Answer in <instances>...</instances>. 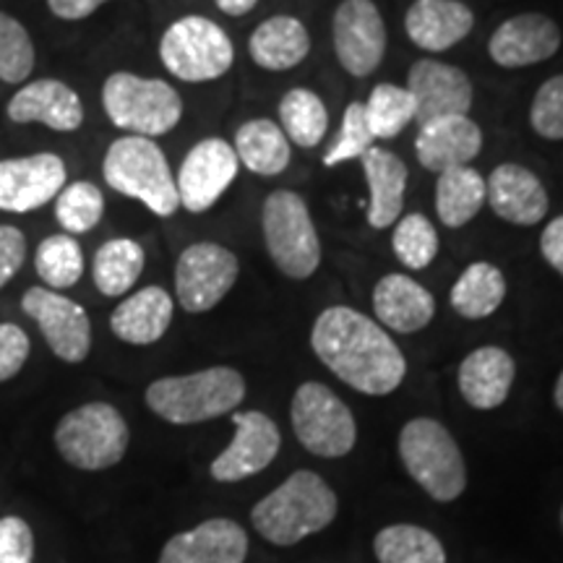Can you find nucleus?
<instances>
[{"instance_id":"nucleus-40","label":"nucleus","mask_w":563,"mask_h":563,"mask_svg":"<svg viewBox=\"0 0 563 563\" xmlns=\"http://www.w3.org/2000/svg\"><path fill=\"white\" fill-rule=\"evenodd\" d=\"M373 133L368 129V121H365V108L363 102H350L347 110H344L342 118V131L336 144L323 154V165L336 167L342 162L350 159H363V154L373 146Z\"/></svg>"},{"instance_id":"nucleus-17","label":"nucleus","mask_w":563,"mask_h":563,"mask_svg":"<svg viewBox=\"0 0 563 563\" xmlns=\"http://www.w3.org/2000/svg\"><path fill=\"white\" fill-rule=\"evenodd\" d=\"M407 91L415 102V121L420 125L439 118L467 115L473 108V81L452 63L420 58L407 74Z\"/></svg>"},{"instance_id":"nucleus-11","label":"nucleus","mask_w":563,"mask_h":563,"mask_svg":"<svg viewBox=\"0 0 563 563\" xmlns=\"http://www.w3.org/2000/svg\"><path fill=\"white\" fill-rule=\"evenodd\" d=\"M238 274L241 262L222 243H191L175 264V298L186 313H207L228 298Z\"/></svg>"},{"instance_id":"nucleus-29","label":"nucleus","mask_w":563,"mask_h":563,"mask_svg":"<svg viewBox=\"0 0 563 563\" xmlns=\"http://www.w3.org/2000/svg\"><path fill=\"white\" fill-rule=\"evenodd\" d=\"M238 162L251 170L253 175H262V178H274L282 175L290 167L292 150L290 141H287L285 131L279 129V123L269 121V118H256V121L243 123L235 133V146Z\"/></svg>"},{"instance_id":"nucleus-1","label":"nucleus","mask_w":563,"mask_h":563,"mask_svg":"<svg viewBox=\"0 0 563 563\" xmlns=\"http://www.w3.org/2000/svg\"><path fill=\"white\" fill-rule=\"evenodd\" d=\"M316 357L350 389L386 397L407 376V361L397 342L378 321L347 306H332L319 313L311 332Z\"/></svg>"},{"instance_id":"nucleus-37","label":"nucleus","mask_w":563,"mask_h":563,"mask_svg":"<svg viewBox=\"0 0 563 563\" xmlns=\"http://www.w3.org/2000/svg\"><path fill=\"white\" fill-rule=\"evenodd\" d=\"M373 139H394L415 121L412 95L397 84H378L363 102Z\"/></svg>"},{"instance_id":"nucleus-41","label":"nucleus","mask_w":563,"mask_h":563,"mask_svg":"<svg viewBox=\"0 0 563 563\" xmlns=\"http://www.w3.org/2000/svg\"><path fill=\"white\" fill-rule=\"evenodd\" d=\"M530 125L540 139H563V74L551 76L534 91L530 108Z\"/></svg>"},{"instance_id":"nucleus-3","label":"nucleus","mask_w":563,"mask_h":563,"mask_svg":"<svg viewBox=\"0 0 563 563\" xmlns=\"http://www.w3.org/2000/svg\"><path fill=\"white\" fill-rule=\"evenodd\" d=\"M146 407L173 426H196L235 412L245 399V378L230 365L188 376H165L146 386Z\"/></svg>"},{"instance_id":"nucleus-16","label":"nucleus","mask_w":563,"mask_h":563,"mask_svg":"<svg viewBox=\"0 0 563 563\" xmlns=\"http://www.w3.org/2000/svg\"><path fill=\"white\" fill-rule=\"evenodd\" d=\"M232 426H235V435L230 446L209 467L217 483H238L264 473L277 460L282 446L279 428L269 415L258 410L235 412Z\"/></svg>"},{"instance_id":"nucleus-26","label":"nucleus","mask_w":563,"mask_h":563,"mask_svg":"<svg viewBox=\"0 0 563 563\" xmlns=\"http://www.w3.org/2000/svg\"><path fill=\"white\" fill-rule=\"evenodd\" d=\"M175 302L173 295L165 287L150 285L141 290L131 292L121 306L110 316V329L118 340L125 344H136V347H146V344L159 342L167 334L173 323Z\"/></svg>"},{"instance_id":"nucleus-32","label":"nucleus","mask_w":563,"mask_h":563,"mask_svg":"<svg viewBox=\"0 0 563 563\" xmlns=\"http://www.w3.org/2000/svg\"><path fill=\"white\" fill-rule=\"evenodd\" d=\"M144 264L146 253L141 243L131 238H112L97 249L95 262H91V279L104 298H121L136 285Z\"/></svg>"},{"instance_id":"nucleus-39","label":"nucleus","mask_w":563,"mask_h":563,"mask_svg":"<svg viewBox=\"0 0 563 563\" xmlns=\"http://www.w3.org/2000/svg\"><path fill=\"white\" fill-rule=\"evenodd\" d=\"M37 63V47L30 30L13 19L11 13L0 11V81L26 84Z\"/></svg>"},{"instance_id":"nucleus-21","label":"nucleus","mask_w":563,"mask_h":563,"mask_svg":"<svg viewBox=\"0 0 563 563\" xmlns=\"http://www.w3.org/2000/svg\"><path fill=\"white\" fill-rule=\"evenodd\" d=\"M249 555V534L232 519H207L188 532L167 540L159 563H243Z\"/></svg>"},{"instance_id":"nucleus-48","label":"nucleus","mask_w":563,"mask_h":563,"mask_svg":"<svg viewBox=\"0 0 563 563\" xmlns=\"http://www.w3.org/2000/svg\"><path fill=\"white\" fill-rule=\"evenodd\" d=\"M553 399H555V407L563 412V371L559 376V382H555V389H553Z\"/></svg>"},{"instance_id":"nucleus-14","label":"nucleus","mask_w":563,"mask_h":563,"mask_svg":"<svg viewBox=\"0 0 563 563\" xmlns=\"http://www.w3.org/2000/svg\"><path fill=\"white\" fill-rule=\"evenodd\" d=\"M332 42L340 66L355 79H365L382 66L386 24L373 0H342L332 19Z\"/></svg>"},{"instance_id":"nucleus-30","label":"nucleus","mask_w":563,"mask_h":563,"mask_svg":"<svg viewBox=\"0 0 563 563\" xmlns=\"http://www.w3.org/2000/svg\"><path fill=\"white\" fill-rule=\"evenodd\" d=\"M506 298V277L496 264L490 262H475L460 274V279L454 282L452 295V308L462 319L481 321L488 319L501 308Z\"/></svg>"},{"instance_id":"nucleus-36","label":"nucleus","mask_w":563,"mask_h":563,"mask_svg":"<svg viewBox=\"0 0 563 563\" xmlns=\"http://www.w3.org/2000/svg\"><path fill=\"white\" fill-rule=\"evenodd\" d=\"M55 220L66 235H87L102 222L104 196L100 186L89 180L66 183V188L55 196Z\"/></svg>"},{"instance_id":"nucleus-5","label":"nucleus","mask_w":563,"mask_h":563,"mask_svg":"<svg viewBox=\"0 0 563 563\" xmlns=\"http://www.w3.org/2000/svg\"><path fill=\"white\" fill-rule=\"evenodd\" d=\"M102 110L125 136L157 139L183 118V100L173 84L115 70L102 84Z\"/></svg>"},{"instance_id":"nucleus-46","label":"nucleus","mask_w":563,"mask_h":563,"mask_svg":"<svg viewBox=\"0 0 563 563\" xmlns=\"http://www.w3.org/2000/svg\"><path fill=\"white\" fill-rule=\"evenodd\" d=\"M110 3V0H47V9L55 19L63 21H81L89 19L100 5Z\"/></svg>"},{"instance_id":"nucleus-4","label":"nucleus","mask_w":563,"mask_h":563,"mask_svg":"<svg viewBox=\"0 0 563 563\" xmlns=\"http://www.w3.org/2000/svg\"><path fill=\"white\" fill-rule=\"evenodd\" d=\"M102 175L112 191L144 203L162 220L180 209L170 162L154 139L121 136L112 141L102 157Z\"/></svg>"},{"instance_id":"nucleus-24","label":"nucleus","mask_w":563,"mask_h":563,"mask_svg":"<svg viewBox=\"0 0 563 563\" xmlns=\"http://www.w3.org/2000/svg\"><path fill=\"white\" fill-rule=\"evenodd\" d=\"M473 26L475 13L462 0H415L405 16L407 37L426 53L452 51Z\"/></svg>"},{"instance_id":"nucleus-22","label":"nucleus","mask_w":563,"mask_h":563,"mask_svg":"<svg viewBox=\"0 0 563 563\" xmlns=\"http://www.w3.org/2000/svg\"><path fill=\"white\" fill-rule=\"evenodd\" d=\"M481 150L483 131L467 115L439 118V121L420 125L418 139H415L418 162L435 175L454 170V167H467Z\"/></svg>"},{"instance_id":"nucleus-20","label":"nucleus","mask_w":563,"mask_h":563,"mask_svg":"<svg viewBox=\"0 0 563 563\" xmlns=\"http://www.w3.org/2000/svg\"><path fill=\"white\" fill-rule=\"evenodd\" d=\"M485 201L498 220L519 228L543 222L551 207L543 180L517 162H504L485 178Z\"/></svg>"},{"instance_id":"nucleus-10","label":"nucleus","mask_w":563,"mask_h":563,"mask_svg":"<svg viewBox=\"0 0 563 563\" xmlns=\"http://www.w3.org/2000/svg\"><path fill=\"white\" fill-rule=\"evenodd\" d=\"M292 431L306 452L323 460H340L355 449L357 426L352 410L319 382H306L292 394Z\"/></svg>"},{"instance_id":"nucleus-42","label":"nucleus","mask_w":563,"mask_h":563,"mask_svg":"<svg viewBox=\"0 0 563 563\" xmlns=\"http://www.w3.org/2000/svg\"><path fill=\"white\" fill-rule=\"evenodd\" d=\"M32 342L30 334L19 327V323L3 321L0 323V384L11 382L19 376L26 361H30Z\"/></svg>"},{"instance_id":"nucleus-47","label":"nucleus","mask_w":563,"mask_h":563,"mask_svg":"<svg viewBox=\"0 0 563 563\" xmlns=\"http://www.w3.org/2000/svg\"><path fill=\"white\" fill-rule=\"evenodd\" d=\"M217 9L222 13H228V16H245V13H251L253 9L258 5V0H214Z\"/></svg>"},{"instance_id":"nucleus-15","label":"nucleus","mask_w":563,"mask_h":563,"mask_svg":"<svg viewBox=\"0 0 563 563\" xmlns=\"http://www.w3.org/2000/svg\"><path fill=\"white\" fill-rule=\"evenodd\" d=\"M68 180L60 154L37 152L0 159V211L30 214L55 201Z\"/></svg>"},{"instance_id":"nucleus-13","label":"nucleus","mask_w":563,"mask_h":563,"mask_svg":"<svg viewBox=\"0 0 563 563\" xmlns=\"http://www.w3.org/2000/svg\"><path fill=\"white\" fill-rule=\"evenodd\" d=\"M241 162L232 150L230 141L220 136L201 139L188 150L180 162V170L175 175L180 207L191 214H203L228 194L235 183Z\"/></svg>"},{"instance_id":"nucleus-25","label":"nucleus","mask_w":563,"mask_h":563,"mask_svg":"<svg viewBox=\"0 0 563 563\" xmlns=\"http://www.w3.org/2000/svg\"><path fill=\"white\" fill-rule=\"evenodd\" d=\"M517 363L504 347L485 344L464 357L456 373V384L464 402L475 410H496L509 399Z\"/></svg>"},{"instance_id":"nucleus-18","label":"nucleus","mask_w":563,"mask_h":563,"mask_svg":"<svg viewBox=\"0 0 563 563\" xmlns=\"http://www.w3.org/2000/svg\"><path fill=\"white\" fill-rule=\"evenodd\" d=\"M5 115L16 125H45L55 133H74L84 123L79 91L60 79H34L21 84L5 104Z\"/></svg>"},{"instance_id":"nucleus-43","label":"nucleus","mask_w":563,"mask_h":563,"mask_svg":"<svg viewBox=\"0 0 563 563\" xmlns=\"http://www.w3.org/2000/svg\"><path fill=\"white\" fill-rule=\"evenodd\" d=\"M34 534L32 527L19 517L0 519V563H32Z\"/></svg>"},{"instance_id":"nucleus-44","label":"nucleus","mask_w":563,"mask_h":563,"mask_svg":"<svg viewBox=\"0 0 563 563\" xmlns=\"http://www.w3.org/2000/svg\"><path fill=\"white\" fill-rule=\"evenodd\" d=\"M26 264V235L13 224H0V290Z\"/></svg>"},{"instance_id":"nucleus-35","label":"nucleus","mask_w":563,"mask_h":563,"mask_svg":"<svg viewBox=\"0 0 563 563\" xmlns=\"http://www.w3.org/2000/svg\"><path fill=\"white\" fill-rule=\"evenodd\" d=\"M34 272L42 279V287H51V290L60 292L79 285L84 277L81 243L66 232L45 238L34 251Z\"/></svg>"},{"instance_id":"nucleus-27","label":"nucleus","mask_w":563,"mask_h":563,"mask_svg":"<svg viewBox=\"0 0 563 563\" xmlns=\"http://www.w3.org/2000/svg\"><path fill=\"white\" fill-rule=\"evenodd\" d=\"M363 173L368 180V224L373 230H386L402 217L407 194V165L399 154L382 146H371L363 154Z\"/></svg>"},{"instance_id":"nucleus-7","label":"nucleus","mask_w":563,"mask_h":563,"mask_svg":"<svg viewBox=\"0 0 563 563\" xmlns=\"http://www.w3.org/2000/svg\"><path fill=\"white\" fill-rule=\"evenodd\" d=\"M129 422L108 402L76 407L55 426V446L60 456L84 473L115 467L129 452Z\"/></svg>"},{"instance_id":"nucleus-38","label":"nucleus","mask_w":563,"mask_h":563,"mask_svg":"<svg viewBox=\"0 0 563 563\" xmlns=\"http://www.w3.org/2000/svg\"><path fill=\"white\" fill-rule=\"evenodd\" d=\"M391 249L407 269H428L439 256V232L426 214H405L394 222Z\"/></svg>"},{"instance_id":"nucleus-31","label":"nucleus","mask_w":563,"mask_h":563,"mask_svg":"<svg viewBox=\"0 0 563 563\" xmlns=\"http://www.w3.org/2000/svg\"><path fill=\"white\" fill-rule=\"evenodd\" d=\"M485 207V178L475 167H454L435 180V214L446 228H464Z\"/></svg>"},{"instance_id":"nucleus-33","label":"nucleus","mask_w":563,"mask_h":563,"mask_svg":"<svg viewBox=\"0 0 563 563\" xmlns=\"http://www.w3.org/2000/svg\"><path fill=\"white\" fill-rule=\"evenodd\" d=\"M279 129L302 150L319 146L329 131V110L316 91L290 89L279 102Z\"/></svg>"},{"instance_id":"nucleus-28","label":"nucleus","mask_w":563,"mask_h":563,"mask_svg":"<svg viewBox=\"0 0 563 563\" xmlns=\"http://www.w3.org/2000/svg\"><path fill=\"white\" fill-rule=\"evenodd\" d=\"M311 53V34L300 19L272 16L262 21L249 37V55L264 70H290Z\"/></svg>"},{"instance_id":"nucleus-23","label":"nucleus","mask_w":563,"mask_h":563,"mask_svg":"<svg viewBox=\"0 0 563 563\" xmlns=\"http://www.w3.org/2000/svg\"><path fill=\"white\" fill-rule=\"evenodd\" d=\"M373 313L389 332L415 334L435 316V298L407 274H386L373 287Z\"/></svg>"},{"instance_id":"nucleus-6","label":"nucleus","mask_w":563,"mask_h":563,"mask_svg":"<svg viewBox=\"0 0 563 563\" xmlns=\"http://www.w3.org/2000/svg\"><path fill=\"white\" fill-rule=\"evenodd\" d=\"M399 460L433 501L452 504L467 488L460 443L433 418H415L399 433Z\"/></svg>"},{"instance_id":"nucleus-12","label":"nucleus","mask_w":563,"mask_h":563,"mask_svg":"<svg viewBox=\"0 0 563 563\" xmlns=\"http://www.w3.org/2000/svg\"><path fill=\"white\" fill-rule=\"evenodd\" d=\"M21 311L37 323L47 347L63 363H84L91 352V321L87 308L51 287H30Z\"/></svg>"},{"instance_id":"nucleus-49","label":"nucleus","mask_w":563,"mask_h":563,"mask_svg":"<svg viewBox=\"0 0 563 563\" xmlns=\"http://www.w3.org/2000/svg\"><path fill=\"white\" fill-rule=\"evenodd\" d=\"M561 525H563V509H561Z\"/></svg>"},{"instance_id":"nucleus-45","label":"nucleus","mask_w":563,"mask_h":563,"mask_svg":"<svg viewBox=\"0 0 563 563\" xmlns=\"http://www.w3.org/2000/svg\"><path fill=\"white\" fill-rule=\"evenodd\" d=\"M540 253L548 266H553L563 277V214L545 224L543 235H540Z\"/></svg>"},{"instance_id":"nucleus-9","label":"nucleus","mask_w":563,"mask_h":563,"mask_svg":"<svg viewBox=\"0 0 563 563\" xmlns=\"http://www.w3.org/2000/svg\"><path fill=\"white\" fill-rule=\"evenodd\" d=\"M159 60L167 74L188 84L217 81L235 63L230 34L207 16H183L159 40Z\"/></svg>"},{"instance_id":"nucleus-34","label":"nucleus","mask_w":563,"mask_h":563,"mask_svg":"<svg viewBox=\"0 0 563 563\" xmlns=\"http://www.w3.org/2000/svg\"><path fill=\"white\" fill-rule=\"evenodd\" d=\"M373 553L382 563H446L443 543L418 525H389L373 540Z\"/></svg>"},{"instance_id":"nucleus-19","label":"nucleus","mask_w":563,"mask_h":563,"mask_svg":"<svg viewBox=\"0 0 563 563\" xmlns=\"http://www.w3.org/2000/svg\"><path fill=\"white\" fill-rule=\"evenodd\" d=\"M561 47L559 24L545 13H519L490 34L488 55L501 68H527L551 60Z\"/></svg>"},{"instance_id":"nucleus-2","label":"nucleus","mask_w":563,"mask_h":563,"mask_svg":"<svg viewBox=\"0 0 563 563\" xmlns=\"http://www.w3.org/2000/svg\"><path fill=\"white\" fill-rule=\"evenodd\" d=\"M336 511L340 501L329 483L311 470H298L253 506L251 522L272 545L290 548L308 534L327 530L336 519Z\"/></svg>"},{"instance_id":"nucleus-8","label":"nucleus","mask_w":563,"mask_h":563,"mask_svg":"<svg viewBox=\"0 0 563 563\" xmlns=\"http://www.w3.org/2000/svg\"><path fill=\"white\" fill-rule=\"evenodd\" d=\"M262 232L272 264L290 279L313 277L321 266V241L311 209L295 191H274L262 209Z\"/></svg>"}]
</instances>
